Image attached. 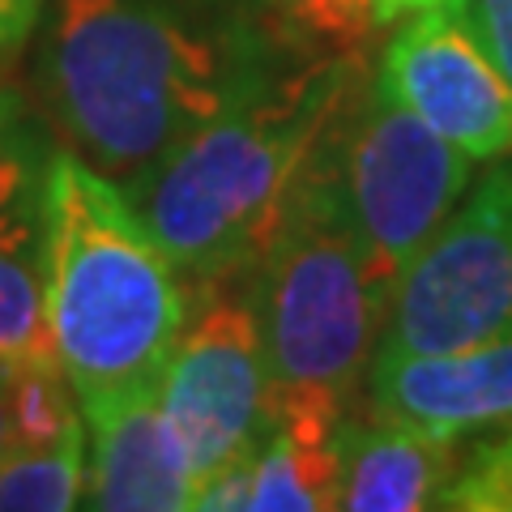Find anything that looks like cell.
Listing matches in <instances>:
<instances>
[{"mask_svg":"<svg viewBox=\"0 0 512 512\" xmlns=\"http://www.w3.org/2000/svg\"><path fill=\"white\" fill-rule=\"evenodd\" d=\"M39 103L64 150L120 188L214 116L265 35L214 0H52Z\"/></svg>","mask_w":512,"mask_h":512,"instance_id":"cell-1","label":"cell"},{"mask_svg":"<svg viewBox=\"0 0 512 512\" xmlns=\"http://www.w3.org/2000/svg\"><path fill=\"white\" fill-rule=\"evenodd\" d=\"M359 73L355 52L295 56L269 47L197 133L124 184L188 291L244 282Z\"/></svg>","mask_w":512,"mask_h":512,"instance_id":"cell-2","label":"cell"},{"mask_svg":"<svg viewBox=\"0 0 512 512\" xmlns=\"http://www.w3.org/2000/svg\"><path fill=\"white\" fill-rule=\"evenodd\" d=\"M43 295L82 414L163 384L188 286L116 180L60 150L43 180Z\"/></svg>","mask_w":512,"mask_h":512,"instance_id":"cell-3","label":"cell"},{"mask_svg":"<svg viewBox=\"0 0 512 512\" xmlns=\"http://www.w3.org/2000/svg\"><path fill=\"white\" fill-rule=\"evenodd\" d=\"M333 120L244 274V291L261 329L269 393L355 406L384 338L393 282L346 210Z\"/></svg>","mask_w":512,"mask_h":512,"instance_id":"cell-4","label":"cell"},{"mask_svg":"<svg viewBox=\"0 0 512 512\" xmlns=\"http://www.w3.org/2000/svg\"><path fill=\"white\" fill-rule=\"evenodd\" d=\"M333 158L346 210L397 291L406 265L466 197L470 158L389 99L367 69L333 120Z\"/></svg>","mask_w":512,"mask_h":512,"instance_id":"cell-5","label":"cell"},{"mask_svg":"<svg viewBox=\"0 0 512 512\" xmlns=\"http://www.w3.org/2000/svg\"><path fill=\"white\" fill-rule=\"evenodd\" d=\"M512 333V163L466 188L406 265L376 359L448 355Z\"/></svg>","mask_w":512,"mask_h":512,"instance_id":"cell-6","label":"cell"},{"mask_svg":"<svg viewBox=\"0 0 512 512\" xmlns=\"http://www.w3.org/2000/svg\"><path fill=\"white\" fill-rule=\"evenodd\" d=\"M192 295L158 384V406L201 491V483L248 461L261 444L269 427V367L244 286L235 291V282H218Z\"/></svg>","mask_w":512,"mask_h":512,"instance_id":"cell-7","label":"cell"},{"mask_svg":"<svg viewBox=\"0 0 512 512\" xmlns=\"http://www.w3.org/2000/svg\"><path fill=\"white\" fill-rule=\"evenodd\" d=\"M376 82L470 163L512 154V86L448 0L402 18L380 52Z\"/></svg>","mask_w":512,"mask_h":512,"instance_id":"cell-8","label":"cell"},{"mask_svg":"<svg viewBox=\"0 0 512 512\" xmlns=\"http://www.w3.org/2000/svg\"><path fill=\"white\" fill-rule=\"evenodd\" d=\"M367 410L436 440L512 427V333L448 355L372 359Z\"/></svg>","mask_w":512,"mask_h":512,"instance_id":"cell-9","label":"cell"},{"mask_svg":"<svg viewBox=\"0 0 512 512\" xmlns=\"http://www.w3.org/2000/svg\"><path fill=\"white\" fill-rule=\"evenodd\" d=\"M90 431L86 448V508L103 512H180L192 508V470L184 448L163 419L158 389L120 397L94 414H82Z\"/></svg>","mask_w":512,"mask_h":512,"instance_id":"cell-10","label":"cell"},{"mask_svg":"<svg viewBox=\"0 0 512 512\" xmlns=\"http://www.w3.org/2000/svg\"><path fill=\"white\" fill-rule=\"evenodd\" d=\"M461 466V440H436L380 414H346L338 440V508L419 512L444 508Z\"/></svg>","mask_w":512,"mask_h":512,"instance_id":"cell-11","label":"cell"},{"mask_svg":"<svg viewBox=\"0 0 512 512\" xmlns=\"http://www.w3.org/2000/svg\"><path fill=\"white\" fill-rule=\"evenodd\" d=\"M295 56H342L372 35L376 0H214Z\"/></svg>","mask_w":512,"mask_h":512,"instance_id":"cell-12","label":"cell"},{"mask_svg":"<svg viewBox=\"0 0 512 512\" xmlns=\"http://www.w3.org/2000/svg\"><path fill=\"white\" fill-rule=\"evenodd\" d=\"M43 231L0 235V372L18 363L60 359L43 295Z\"/></svg>","mask_w":512,"mask_h":512,"instance_id":"cell-13","label":"cell"},{"mask_svg":"<svg viewBox=\"0 0 512 512\" xmlns=\"http://www.w3.org/2000/svg\"><path fill=\"white\" fill-rule=\"evenodd\" d=\"M0 397L9 419V448H52L86 436L77 393L60 359L18 363L0 372Z\"/></svg>","mask_w":512,"mask_h":512,"instance_id":"cell-14","label":"cell"},{"mask_svg":"<svg viewBox=\"0 0 512 512\" xmlns=\"http://www.w3.org/2000/svg\"><path fill=\"white\" fill-rule=\"evenodd\" d=\"M86 491V436L0 453V512H64Z\"/></svg>","mask_w":512,"mask_h":512,"instance_id":"cell-15","label":"cell"},{"mask_svg":"<svg viewBox=\"0 0 512 512\" xmlns=\"http://www.w3.org/2000/svg\"><path fill=\"white\" fill-rule=\"evenodd\" d=\"M47 163L52 158H39V128L22 94L0 90V235L43 231L39 210Z\"/></svg>","mask_w":512,"mask_h":512,"instance_id":"cell-16","label":"cell"},{"mask_svg":"<svg viewBox=\"0 0 512 512\" xmlns=\"http://www.w3.org/2000/svg\"><path fill=\"white\" fill-rule=\"evenodd\" d=\"M444 508L512 512V427H495L461 448V466L444 491Z\"/></svg>","mask_w":512,"mask_h":512,"instance_id":"cell-17","label":"cell"},{"mask_svg":"<svg viewBox=\"0 0 512 512\" xmlns=\"http://www.w3.org/2000/svg\"><path fill=\"white\" fill-rule=\"evenodd\" d=\"M512 86V0H448Z\"/></svg>","mask_w":512,"mask_h":512,"instance_id":"cell-18","label":"cell"},{"mask_svg":"<svg viewBox=\"0 0 512 512\" xmlns=\"http://www.w3.org/2000/svg\"><path fill=\"white\" fill-rule=\"evenodd\" d=\"M47 0H0V60L13 56L39 26Z\"/></svg>","mask_w":512,"mask_h":512,"instance_id":"cell-19","label":"cell"},{"mask_svg":"<svg viewBox=\"0 0 512 512\" xmlns=\"http://www.w3.org/2000/svg\"><path fill=\"white\" fill-rule=\"evenodd\" d=\"M431 5H444V0H376L372 22L376 26H393V22H402V18H410V13L431 9Z\"/></svg>","mask_w":512,"mask_h":512,"instance_id":"cell-20","label":"cell"},{"mask_svg":"<svg viewBox=\"0 0 512 512\" xmlns=\"http://www.w3.org/2000/svg\"><path fill=\"white\" fill-rule=\"evenodd\" d=\"M9 448V419H5V397H0V453Z\"/></svg>","mask_w":512,"mask_h":512,"instance_id":"cell-21","label":"cell"}]
</instances>
